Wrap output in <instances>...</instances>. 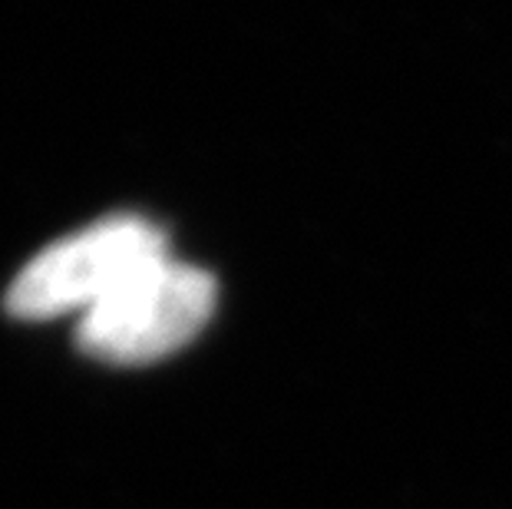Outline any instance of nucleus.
<instances>
[{"mask_svg": "<svg viewBox=\"0 0 512 509\" xmlns=\"http://www.w3.org/2000/svg\"><path fill=\"white\" fill-rule=\"evenodd\" d=\"M169 255V242L139 215H113L47 245L20 268L7 288V311L24 321L76 314V321L129 278Z\"/></svg>", "mask_w": 512, "mask_h": 509, "instance_id": "1", "label": "nucleus"}, {"mask_svg": "<svg viewBox=\"0 0 512 509\" xmlns=\"http://www.w3.org/2000/svg\"><path fill=\"white\" fill-rule=\"evenodd\" d=\"M219 288L199 265L162 255L113 298L83 314L76 344L106 364H152L182 351L209 324Z\"/></svg>", "mask_w": 512, "mask_h": 509, "instance_id": "2", "label": "nucleus"}]
</instances>
